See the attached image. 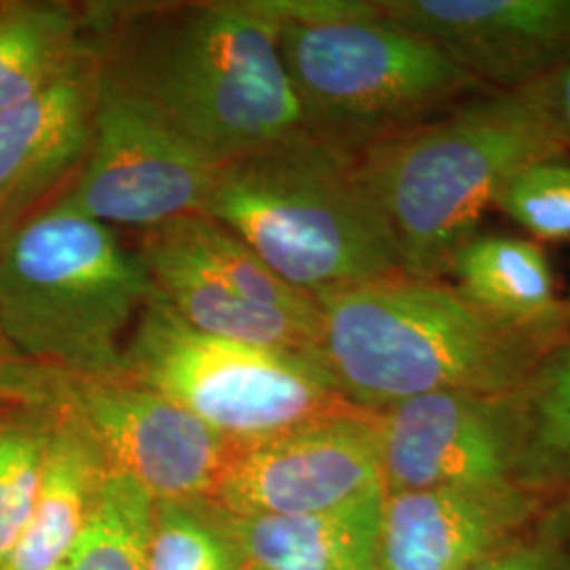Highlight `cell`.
Instances as JSON below:
<instances>
[{"mask_svg":"<svg viewBox=\"0 0 570 570\" xmlns=\"http://www.w3.org/2000/svg\"><path fill=\"white\" fill-rule=\"evenodd\" d=\"M96 77L216 165L303 129L265 0L89 2Z\"/></svg>","mask_w":570,"mask_h":570,"instance_id":"6da1fadb","label":"cell"},{"mask_svg":"<svg viewBox=\"0 0 570 570\" xmlns=\"http://www.w3.org/2000/svg\"><path fill=\"white\" fill-rule=\"evenodd\" d=\"M315 301L313 362L366 412L444 391L513 393L553 348L492 322L449 282L395 275Z\"/></svg>","mask_w":570,"mask_h":570,"instance_id":"7a4b0ae2","label":"cell"},{"mask_svg":"<svg viewBox=\"0 0 570 570\" xmlns=\"http://www.w3.org/2000/svg\"><path fill=\"white\" fill-rule=\"evenodd\" d=\"M204 214L313 298L404 275L355 157L305 129L218 165Z\"/></svg>","mask_w":570,"mask_h":570,"instance_id":"3957f363","label":"cell"},{"mask_svg":"<svg viewBox=\"0 0 570 570\" xmlns=\"http://www.w3.org/2000/svg\"><path fill=\"white\" fill-rule=\"evenodd\" d=\"M515 91H490L355 155L385 216L402 273L446 282L503 184L524 165L567 157Z\"/></svg>","mask_w":570,"mask_h":570,"instance_id":"277c9868","label":"cell"},{"mask_svg":"<svg viewBox=\"0 0 570 570\" xmlns=\"http://www.w3.org/2000/svg\"><path fill=\"white\" fill-rule=\"evenodd\" d=\"M153 296L136 249L66 197L0 245V336L66 381L119 374Z\"/></svg>","mask_w":570,"mask_h":570,"instance_id":"5b68a950","label":"cell"},{"mask_svg":"<svg viewBox=\"0 0 570 570\" xmlns=\"http://www.w3.org/2000/svg\"><path fill=\"white\" fill-rule=\"evenodd\" d=\"M277 23L303 129L351 157L490 94L442 47L385 20L376 0L343 18Z\"/></svg>","mask_w":570,"mask_h":570,"instance_id":"8992f818","label":"cell"},{"mask_svg":"<svg viewBox=\"0 0 570 570\" xmlns=\"http://www.w3.org/2000/svg\"><path fill=\"white\" fill-rule=\"evenodd\" d=\"M121 374L159 391L233 442L355 412L311 357L204 334L153 296L122 348Z\"/></svg>","mask_w":570,"mask_h":570,"instance_id":"52a82bcc","label":"cell"},{"mask_svg":"<svg viewBox=\"0 0 570 570\" xmlns=\"http://www.w3.org/2000/svg\"><path fill=\"white\" fill-rule=\"evenodd\" d=\"M218 165L121 100L96 77L91 142L66 199L102 225L136 233L204 214Z\"/></svg>","mask_w":570,"mask_h":570,"instance_id":"ba28073f","label":"cell"},{"mask_svg":"<svg viewBox=\"0 0 570 570\" xmlns=\"http://www.w3.org/2000/svg\"><path fill=\"white\" fill-rule=\"evenodd\" d=\"M66 383L63 400L108 468L129 475L157 503L212 501L237 442L121 372Z\"/></svg>","mask_w":570,"mask_h":570,"instance_id":"9c48e42d","label":"cell"},{"mask_svg":"<svg viewBox=\"0 0 570 570\" xmlns=\"http://www.w3.org/2000/svg\"><path fill=\"white\" fill-rule=\"evenodd\" d=\"M379 487L374 412L355 410L237 442L209 503L230 518H292L341 508Z\"/></svg>","mask_w":570,"mask_h":570,"instance_id":"30bf717a","label":"cell"},{"mask_svg":"<svg viewBox=\"0 0 570 570\" xmlns=\"http://www.w3.org/2000/svg\"><path fill=\"white\" fill-rule=\"evenodd\" d=\"M513 393L444 391L374 412L385 492L518 487Z\"/></svg>","mask_w":570,"mask_h":570,"instance_id":"8fae6325","label":"cell"},{"mask_svg":"<svg viewBox=\"0 0 570 570\" xmlns=\"http://www.w3.org/2000/svg\"><path fill=\"white\" fill-rule=\"evenodd\" d=\"M385 20L435 42L490 91L570 63V0H376Z\"/></svg>","mask_w":570,"mask_h":570,"instance_id":"7c38bea8","label":"cell"},{"mask_svg":"<svg viewBox=\"0 0 570 570\" xmlns=\"http://www.w3.org/2000/svg\"><path fill=\"white\" fill-rule=\"evenodd\" d=\"M556 503L522 487L385 492L379 570H469L541 524Z\"/></svg>","mask_w":570,"mask_h":570,"instance_id":"4fadbf2b","label":"cell"},{"mask_svg":"<svg viewBox=\"0 0 570 570\" xmlns=\"http://www.w3.org/2000/svg\"><path fill=\"white\" fill-rule=\"evenodd\" d=\"M96 112L94 58L0 110V245L81 171Z\"/></svg>","mask_w":570,"mask_h":570,"instance_id":"5bb4252c","label":"cell"},{"mask_svg":"<svg viewBox=\"0 0 570 570\" xmlns=\"http://www.w3.org/2000/svg\"><path fill=\"white\" fill-rule=\"evenodd\" d=\"M134 249L157 296L184 324L228 341L315 357L322 336L320 311L301 315L252 305L150 233H138Z\"/></svg>","mask_w":570,"mask_h":570,"instance_id":"9a60e30c","label":"cell"},{"mask_svg":"<svg viewBox=\"0 0 570 570\" xmlns=\"http://www.w3.org/2000/svg\"><path fill=\"white\" fill-rule=\"evenodd\" d=\"M450 277L492 322L548 346L570 341L567 298L558 294L550 261L537 242L478 233L456 254Z\"/></svg>","mask_w":570,"mask_h":570,"instance_id":"2e32d148","label":"cell"},{"mask_svg":"<svg viewBox=\"0 0 570 570\" xmlns=\"http://www.w3.org/2000/svg\"><path fill=\"white\" fill-rule=\"evenodd\" d=\"M102 452L63 400L42 461L35 510L0 570H61L81 539L104 475Z\"/></svg>","mask_w":570,"mask_h":570,"instance_id":"e0dca14e","label":"cell"},{"mask_svg":"<svg viewBox=\"0 0 570 570\" xmlns=\"http://www.w3.org/2000/svg\"><path fill=\"white\" fill-rule=\"evenodd\" d=\"M385 489L292 518H230L245 562L265 570H379Z\"/></svg>","mask_w":570,"mask_h":570,"instance_id":"ac0fdd59","label":"cell"},{"mask_svg":"<svg viewBox=\"0 0 570 570\" xmlns=\"http://www.w3.org/2000/svg\"><path fill=\"white\" fill-rule=\"evenodd\" d=\"M89 56L87 4L0 0V110L39 94Z\"/></svg>","mask_w":570,"mask_h":570,"instance_id":"d6986e66","label":"cell"},{"mask_svg":"<svg viewBox=\"0 0 570 570\" xmlns=\"http://www.w3.org/2000/svg\"><path fill=\"white\" fill-rule=\"evenodd\" d=\"M520 456L515 484L553 503L570 499V341L550 348L515 389Z\"/></svg>","mask_w":570,"mask_h":570,"instance_id":"ffe728a7","label":"cell"},{"mask_svg":"<svg viewBox=\"0 0 570 570\" xmlns=\"http://www.w3.org/2000/svg\"><path fill=\"white\" fill-rule=\"evenodd\" d=\"M144 233L155 235L188 263L233 287L252 305L301 315L320 311L313 296L285 284L249 245L205 214L184 216Z\"/></svg>","mask_w":570,"mask_h":570,"instance_id":"44dd1931","label":"cell"},{"mask_svg":"<svg viewBox=\"0 0 570 570\" xmlns=\"http://www.w3.org/2000/svg\"><path fill=\"white\" fill-rule=\"evenodd\" d=\"M155 501L129 475L108 469L89 522L61 570H144Z\"/></svg>","mask_w":570,"mask_h":570,"instance_id":"7402d4cb","label":"cell"},{"mask_svg":"<svg viewBox=\"0 0 570 570\" xmlns=\"http://www.w3.org/2000/svg\"><path fill=\"white\" fill-rule=\"evenodd\" d=\"M226 515L209 501L153 508L144 570H244Z\"/></svg>","mask_w":570,"mask_h":570,"instance_id":"603a6c76","label":"cell"},{"mask_svg":"<svg viewBox=\"0 0 570 570\" xmlns=\"http://www.w3.org/2000/svg\"><path fill=\"white\" fill-rule=\"evenodd\" d=\"M51 421L0 423V564L35 510Z\"/></svg>","mask_w":570,"mask_h":570,"instance_id":"cb8c5ba5","label":"cell"},{"mask_svg":"<svg viewBox=\"0 0 570 570\" xmlns=\"http://www.w3.org/2000/svg\"><path fill=\"white\" fill-rule=\"evenodd\" d=\"M494 209L522 226L534 242L570 239V164L550 157L520 167L494 199Z\"/></svg>","mask_w":570,"mask_h":570,"instance_id":"d4e9b609","label":"cell"},{"mask_svg":"<svg viewBox=\"0 0 570 570\" xmlns=\"http://www.w3.org/2000/svg\"><path fill=\"white\" fill-rule=\"evenodd\" d=\"M551 510L541 524L469 570H570V553Z\"/></svg>","mask_w":570,"mask_h":570,"instance_id":"484cf974","label":"cell"},{"mask_svg":"<svg viewBox=\"0 0 570 570\" xmlns=\"http://www.w3.org/2000/svg\"><path fill=\"white\" fill-rule=\"evenodd\" d=\"M551 140L570 153V63L515 91Z\"/></svg>","mask_w":570,"mask_h":570,"instance_id":"4316f807","label":"cell"},{"mask_svg":"<svg viewBox=\"0 0 570 570\" xmlns=\"http://www.w3.org/2000/svg\"><path fill=\"white\" fill-rule=\"evenodd\" d=\"M551 518H553L556 527L560 530L562 541H564V546H567V550L570 553V499L556 503L553 510H551Z\"/></svg>","mask_w":570,"mask_h":570,"instance_id":"83f0119b","label":"cell"},{"mask_svg":"<svg viewBox=\"0 0 570 570\" xmlns=\"http://www.w3.org/2000/svg\"><path fill=\"white\" fill-rule=\"evenodd\" d=\"M16 385V381H13V374H11V367L4 366L2 362H0V391H11V387Z\"/></svg>","mask_w":570,"mask_h":570,"instance_id":"f1b7e54d","label":"cell"},{"mask_svg":"<svg viewBox=\"0 0 570 570\" xmlns=\"http://www.w3.org/2000/svg\"><path fill=\"white\" fill-rule=\"evenodd\" d=\"M244 570H265V569H261V567H256V564H249V562H245Z\"/></svg>","mask_w":570,"mask_h":570,"instance_id":"f546056e","label":"cell"},{"mask_svg":"<svg viewBox=\"0 0 570 570\" xmlns=\"http://www.w3.org/2000/svg\"><path fill=\"white\" fill-rule=\"evenodd\" d=\"M567 305H569V313H570V296L567 298Z\"/></svg>","mask_w":570,"mask_h":570,"instance_id":"4dcf8cb0","label":"cell"}]
</instances>
